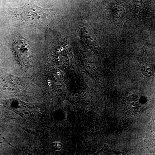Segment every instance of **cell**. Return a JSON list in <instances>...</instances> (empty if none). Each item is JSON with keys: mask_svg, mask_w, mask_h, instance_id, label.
Instances as JSON below:
<instances>
[{"mask_svg": "<svg viewBox=\"0 0 155 155\" xmlns=\"http://www.w3.org/2000/svg\"><path fill=\"white\" fill-rule=\"evenodd\" d=\"M148 141L152 150L155 152V110L152 122L150 124V130L148 133Z\"/></svg>", "mask_w": 155, "mask_h": 155, "instance_id": "obj_3", "label": "cell"}, {"mask_svg": "<svg viewBox=\"0 0 155 155\" xmlns=\"http://www.w3.org/2000/svg\"><path fill=\"white\" fill-rule=\"evenodd\" d=\"M14 20L30 25H40L52 20L56 15L54 9L43 8L32 1L26 2L23 6L9 9Z\"/></svg>", "mask_w": 155, "mask_h": 155, "instance_id": "obj_1", "label": "cell"}, {"mask_svg": "<svg viewBox=\"0 0 155 155\" xmlns=\"http://www.w3.org/2000/svg\"><path fill=\"white\" fill-rule=\"evenodd\" d=\"M52 146L54 149L56 150H60L62 148V145L60 143H54Z\"/></svg>", "mask_w": 155, "mask_h": 155, "instance_id": "obj_4", "label": "cell"}, {"mask_svg": "<svg viewBox=\"0 0 155 155\" xmlns=\"http://www.w3.org/2000/svg\"><path fill=\"white\" fill-rule=\"evenodd\" d=\"M12 48L20 66L28 69L32 64V50L29 42L25 39L19 37L14 40Z\"/></svg>", "mask_w": 155, "mask_h": 155, "instance_id": "obj_2", "label": "cell"}]
</instances>
